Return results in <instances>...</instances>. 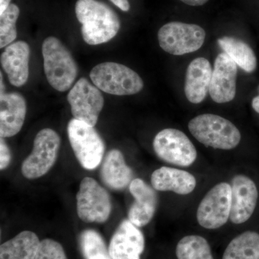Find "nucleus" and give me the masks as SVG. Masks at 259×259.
Returning a JSON list of instances; mask_svg holds the SVG:
<instances>
[{"label": "nucleus", "instance_id": "nucleus-31", "mask_svg": "<svg viewBox=\"0 0 259 259\" xmlns=\"http://www.w3.org/2000/svg\"><path fill=\"white\" fill-rule=\"evenodd\" d=\"M12 0H0V15L4 13L5 10L11 4Z\"/></svg>", "mask_w": 259, "mask_h": 259}, {"label": "nucleus", "instance_id": "nucleus-10", "mask_svg": "<svg viewBox=\"0 0 259 259\" xmlns=\"http://www.w3.org/2000/svg\"><path fill=\"white\" fill-rule=\"evenodd\" d=\"M231 185L222 182L213 187L199 204L197 222L206 229H217L224 226L231 214Z\"/></svg>", "mask_w": 259, "mask_h": 259}, {"label": "nucleus", "instance_id": "nucleus-23", "mask_svg": "<svg viewBox=\"0 0 259 259\" xmlns=\"http://www.w3.org/2000/svg\"><path fill=\"white\" fill-rule=\"evenodd\" d=\"M223 259H259V234L246 231L233 238L227 246Z\"/></svg>", "mask_w": 259, "mask_h": 259}, {"label": "nucleus", "instance_id": "nucleus-29", "mask_svg": "<svg viewBox=\"0 0 259 259\" xmlns=\"http://www.w3.org/2000/svg\"><path fill=\"white\" fill-rule=\"evenodd\" d=\"M110 1L122 11H129L130 8H131L128 0H110Z\"/></svg>", "mask_w": 259, "mask_h": 259}, {"label": "nucleus", "instance_id": "nucleus-18", "mask_svg": "<svg viewBox=\"0 0 259 259\" xmlns=\"http://www.w3.org/2000/svg\"><path fill=\"white\" fill-rule=\"evenodd\" d=\"M212 74L210 63L205 58H197L190 63L186 73L185 86L189 101L193 104L203 101L209 93Z\"/></svg>", "mask_w": 259, "mask_h": 259}, {"label": "nucleus", "instance_id": "nucleus-15", "mask_svg": "<svg viewBox=\"0 0 259 259\" xmlns=\"http://www.w3.org/2000/svg\"><path fill=\"white\" fill-rule=\"evenodd\" d=\"M129 190L135 200L130 207L128 220L139 228L146 226L154 217L157 209L156 190L141 179H134L129 186Z\"/></svg>", "mask_w": 259, "mask_h": 259}, {"label": "nucleus", "instance_id": "nucleus-26", "mask_svg": "<svg viewBox=\"0 0 259 259\" xmlns=\"http://www.w3.org/2000/svg\"><path fill=\"white\" fill-rule=\"evenodd\" d=\"M20 15L18 5L11 3L0 15V48L10 45L17 37L16 23Z\"/></svg>", "mask_w": 259, "mask_h": 259}, {"label": "nucleus", "instance_id": "nucleus-33", "mask_svg": "<svg viewBox=\"0 0 259 259\" xmlns=\"http://www.w3.org/2000/svg\"><path fill=\"white\" fill-rule=\"evenodd\" d=\"M0 76H1V81H0V82H1V90H0V92H1V95H4L5 93V87L4 84V82H3V73L0 72Z\"/></svg>", "mask_w": 259, "mask_h": 259}, {"label": "nucleus", "instance_id": "nucleus-14", "mask_svg": "<svg viewBox=\"0 0 259 259\" xmlns=\"http://www.w3.org/2000/svg\"><path fill=\"white\" fill-rule=\"evenodd\" d=\"M144 248V234L129 220L120 223L109 245L112 259H141Z\"/></svg>", "mask_w": 259, "mask_h": 259}, {"label": "nucleus", "instance_id": "nucleus-20", "mask_svg": "<svg viewBox=\"0 0 259 259\" xmlns=\"http://www.w3.org/2000/svg\"><path fill=\"white\" fill-rule=\"evenodd\" d=\"M151 182L156 190L173 192L180 195L190 194L197 185L195 177L190 172L166 166L153 171Z\"/></svg>", "mask_w": 259, "mask_h": 259}, {"label": "nucleus", "instance_id": "nucleus-25", "mask_svg": "<svg viewBox=\"0 0 259 259\" xmlns=\"http://www.w3.org/2000/svg\"><path fill=\"white\" fill-rule=\"evenodd\" d=\"M79 245L84 259H112L101 235L95 230H85L79 237Z\"/></svg>", "mask_w": 259, "mask_h": 259}, {"label": "nucleus", "instance_id": "nucleus-27", "mask_svg": "<svg viewBox=\"0 0 259 259\" xmlns=\"http://www.w3.org/2000/svg\"><path fill=\"white\" fill-rule=\"evenodd\" d=\"M35 259H67L62 245L52 239L40 241Z\"/></svg>", "mask_w": 259, "mask_h": 259}, {"label": "nucleus", "instance_id": "nucleus-24", "mask_svg": "<svg viewBox=\"0 0 259 259\" xmlns=\"http://www.w3.org/2000/svg\"><path fill=\"white\" fill-rule=\"evenodd\" d=\"M176 255L178 259H214L208 242L199 236L182 238L177 245Z\"/></svg>", "mask_w": 259, "mask_h": 259}, {"label": "nucleus", "instance_id": "nucleus-6", "mask_svg": "<svg viewBox=\"0 0 259 259\" xmlns=\"http://www.w3.org/2000/svg\"><path fill=\"white\" fill-rule=\"evenodd\" d=\"M61 146V139L54 130L44 128L37 133L31 153L22 163L25 178L35 180L47 175L55 164Z\"/></svg>", "mask_w": 259, "mask_h": 259}, {"label": "nucleus", "instance_id": "nucleus-5", "mask_svg": "<svg viewBox=\"0 0 259 259\" xmlns=\"http://www.w3.org/2000/svg\"><path fill=\"white\" fill-rule=\"evenodd\" d=\"M67 134L75 156L83 168L93 170L100 166L105 145L93 126L73 118L68 123Z\"/></svg>", "mask_w": 259, "mask_h": 259}, {"label": "nucleus", "instance_id": "nucleus-2", "mask_svg": "<svg viewBox=\"0 0 259 259\" xmlns=\"http://www.w3.org/2000/svg\"><path fill=\"white\" fill-rule=\"evenodd\" d=\"M44 72L48 81L57 91L66 92L78 74V66L71 52L56 37H48L42 45Z\"/></svg>", "mask_w": 259, "mask_h": 259}, {"label": "nucleus", "instance_id": "nucleus-32", "mask_svg": "<svg viewBox=\"0 0 259 259\" xmlns=\"http://www.w3.org/2000/svg\"><path fill=\"white\" fill-rule=\"evenodd\" d=\"M252 107L253 110L259 114V95L254 97L252 100Z\"/></svg>", "mask_w": 259, "mask_h": 259}, {"label": "nucleus", "instance_id": "nucleus-28", "mask_svg": "<svg viewBox=\"0 0 259 259\" xmlns=\"http://www.w3.org/2000/svg\"><path fill=\"white\" fill-rule=\"evenodd\" d=\"M11 161V153L3 138L0 139V169H6Z\"/></svg>", "mask_w": 259, "mask_h": 259}, {"label": "nucleus", "instance_id": "nucleus-3", "mask_svg": "<svg viewBox=\"0 0 259 259\" xmlns=\"http://www.w3.org/2000/svg\"><path fill=\"white\" fill-rule=\"evenodd\" d=\"M191 134L201 144L216 149L231 150L240 144L239 130L231 121L214 114H203L189 123Z\"/></svg>", "mask_w": 259, "mask_h": 259}, {"label": "nucleus", "instance_id": "nucleus-19", "mask_svg": "<svg viewBox=\"0 0 259 259\" xmlns=\"http://www.w3.org/2000/svg\"><path fill=\"white\" fill-rule=\"evenodd\" d=\"M100 177L108 188L120 191L131 185L134 172L126 163L122 152L112 149L107 153L102 161Z\"/></svg>", "mask_w": 259, "mask_h": 259}, {"label": "nucleus", "instance_id": "nucleus-4", "mask_svg": "<svg viewBox=\"0 0 259 259\" xmlns=\"http://www.w3.org/2000/svg\"><path fill=\"white\" fill-rule=\"evenodd\" d=\"M90 79L99 90L117 96L136 95L144 86V81L136 71L115 62L97 65L90 72Z\"/></svg>", "mask_w": 259, "mask_h": 259}, {"label": "nucleus", "instance_id": "nucleus-9", "mask_svg": "<svg viewBox=\"0 0 259 259\" xmlns=\"http://www.w3.org/2000/svg\"><path fill=\"white\" fill-rule=\"evenodd\" d=\"M153 146L160 159L175 166L188 167L197 159L194 144L180 130H162L155 136Z\"/></svg>", "mask_w": 259, "mask_h": 259}, {"label": "nucleus", "instance_id": "nucleus-8", "mask_svg": "<svg viewBox=\"0 0 259 259\" xmlns=\"http://www.w3.org/2000/svg\"><path fill=\"white\" fill-rule=\"evenodd\" d=\"M76 209L83 222L105 223L112 211L110 194L96 180L85 177L76 194Z\"/></svg>", "mask_w": 259, "mask_h": 259}, {"label": "nucleus", "instance_id": "nucleus-7", "mask_svg": "<svg viewBox=\"0 0 259 259\" xmlns=\"http://www.w3.org/2000/svg\"><path fill=\"white\" fill-rule=\"evenodd\" d=\"M206 32L194 24L171 22L158 32L160 47L168 54L182 56L200 49L205 40Z\"/></svg>", "mask_w": 259, "mask_h": 259}, {"label": "nucleus", "instance_id": "nucleus-22", "mask_svg": "<svg viewBox=\"0 0 259 259\" xmlns=\"http://www.w3.org/2000/svg\"><path fill=\"white\" fill-rule=\"evenodd\" d=\"M218 42L227 55L245 72L252 73L256 69V56L246 42L228 36L218 39Z\"/></svg>", "mask_w": 259, "mask_h": 259}, {"label": "nucleus", "instance_id": "nucleus-17", "mask_svg": "<svg viewBox=\"0 0 259 259\" xmlns=\"http://www.w3.org/2000/svg\"><path fill=\"white\" fill-rule=\"evenodd\" d=\"M23 95L17 93L0 95V137L10 138L20 132L26 116Z\"/></svg>", "mask_w": 259, "mask_h": 259}, {"label": "nucleus", "instance_id": "nucleus-21", "mask_svg": "<svg viewBox=\"0 0 259 259\" xmlns=\"http://www.w3.org/2000/svg\"><path fill=\"white\" fill-rule=\"evenodd\" d=\"M40 243L33 232H21L1 245L0 259H35Z\"/></svg>", "mask_w": 259, "mask_h": 259}, {"label": "nucleus", "instance_id": "nucleus-16", "mask_svg": "<svg viewBox=\"0 0 259 259\" xmlns=\"http://www.w3.org/2000/svg\"><path fill=\"white\" fill-rule=\"evenodd\" d=\"M30 54V47L23 40L8 46L1 54L2 67L13 86L20 88L28 81Z\"/></svg>", "mask_w": 259, "mask_h": 259}, {"label": "nucleus", "instance_id": "nucleus-30", "mask_svg": "<svg viewBox=\"0 0 259 259\" xmlns=\"http://www.w3.org/2000/svg\"><path fill=\"white\" fill-rule=\"evenodd\" d=\"M182 3L190 6H202L209 1V0H180Z\"/></svg>", "mask_w": 259, "mask_h": 259}, {"label": "nucleus", "instance_id": "nucleus-13", "mask_svg": "<svg viewBox=\"0 0 259 259\" xmlns=\"http://www.w3.org/2000/svg\"><path fill=\"white\" fill-rule=\"evenodd\" d=\"M232 204L230 220L234 224H242L254 212L258 192L255 184L249 177L236 175L231 184Z\"/></svg>", "mask_w": 259, "mask_h": 259}, {"label": "nucleus", "instance_id": "nucleus-12", "mask_svg": "<svg viewBox=\"0 0 259 259\" xmlns=\"http://www.w3.org/2000/svg\"><path fill=\"white\" fill-rule=\"evenodd\" d=\"M237 74V64L226 53H221L216 57L209 90L213 101L226 103L235 98Z\"/></svg>", "mask_w": 259, "mask_h": 259}, {"label": "nucleus", "instance_id": "nucleus-11", "mask_svg": "<svg viewBox=\"0 0 259 259\" xmlns=\"http://www.w3.org/2000/svg\"><path fill=\"white\" fill-rule=\"evenodd\" d=\"M100 90L86 78L76 81L67 96L74 118L93 127L96 125L105 103Z\"/></svg>", "mask_w": 259, "mask_h": 259}, {"label": "nucleus", "instance_id": "nucleus-1", "mask_svg": "<svg viewBox=\"0 0 259 259\" xmlns=\"http://www.w3.org/2000/svg\"><path fill=\"white\" fill-rule=\"evenodd\" d=\"M75 13L81 24L83 40L89 45H100L110 41L120 30L118 15L103 2L77 0Z\"/></svg>", "mask_w": 259, "mask_h": 259}]
</instances>
